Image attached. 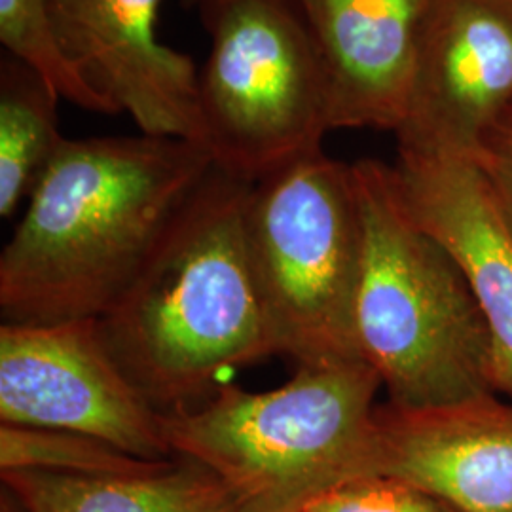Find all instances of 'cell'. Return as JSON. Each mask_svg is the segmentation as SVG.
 <instances>
[{
  "label": "cell",
  "instance_id": "cell-20",
  "mask_svg": "<svg viewBox=\"0 0 512 512\" xmlns=\"http://www.w3.org/2000/svg\"><path fill=\"white\" fill-rule=\"evenodd\" d=\"M181 2H183V6H186V8H192V10H196V12L200 14L203 8H205L209 2H213V0H181Z\"/></svg>",
  "mask_w": 512,
  "mask_h": 512
},
{
  "label": "cell",
  "instance_id": "cell-8",
  "mask_svg": "<svg viewBox=\"0 0 512 512\" xmlns=\"http://www.w3.org/2000/svg\"><path fill=\"white\" fill-rule=\"evenodd\" d=\"M512 110V0H433L401 150L476 160Z\"/></svg>",
  "mask_w": 512,
  "mask_h": 512
},
{
  "label": "cell",
  "instance_id": "cell-6",
  "mask_svg": "<svg viewBox=\"0 0 512 512\" xmlns=\"http://www.w3.org/2000/svg\"><path fill=\"white\" fill-rule=\"evenodd\" d=\"M198 16L211 37L198 105L215 165L256 183L323 148L327 78L294 0H213Z\"/></svg>",
  "mask_w": 512,
  "mask_h": 512
},
{
  "label": "cell",
  "instance_id": "cell-7",
  "mask_svg": "<svg viewBox=\"0 0 512 512\" xmlns=\"http://www.w3.org/2000/svg\"><path fill=\"white\" fill-rule=\"evenodd\" d=\"M0 423L73 431L135 458L173 459L162 412L116 363L97 319L0 325Z\"/></svg>",
  "mask_w": 512,
  "mask_h": 512
},
{
  "label": "cell",
  "instance_id": "cell-16",
  "mask_svg": "<svg viewBox=\"0 0 512 512\" xmlns=\"http://www.w3.org/2000/svg\"><path fill=\"white\" fill-rule=\"evenodd\" d=\"M0 42L6 54L42 74L61 99L78 109L118 114L63 52L55 33L50 0H0Z\"/></svg>",
  "mask_w": 512,
  "mask_h": 512
},
{
  "label": "cell",
  "instance_id": "cell-14",
  "mask_svg": "<svg viewBox=\"0 0 512 512\" xmlns=\"http://www.w3.org/2000/svg\"><path fill=\"white\" fill-rule=\"evenodd\" d=\"M54 86L12 55L0 61V217L29 200L65 139Z\"/></svg>",
  "mask_w": 512,
  "mask_h": 512
},
{
  "label": "cell",
  "instance_id": "cell-1",
  "mask_svg": "<svg viewBox=\"0 0 512 512\" xmlns=\"http://www.w3.org/2000/svg\"><path fill=\"white\" fill-rule=\"evenodd\" d=\"M215 169L190 139H65L0 255L2 323L99 319Z\"/></svg>",
  "mask_w": 512,
  "mask_h": 512
},
{
  "label": "cell",
  "instance_id": "cell-12",
  "mask_svg": "<svg viewBox=\"0 0 512 512\" xmlns=\"http://www.w3.org/2000/svg\"><path fill=\"white\" fill-rule=\"evenodd\" d=\"M433 0H294L321 59L330 129L403 124Z\"/></svg>",
  "mask_w": 512,
  "mask_h": 512
},
{
  "label": "cell",
  "instance_id": "cell-10",
  "mask_svg": "<svg viewBox=\"0 0 512 512\" xmlns=\"http://www.w3.org/2000/svg\"><path fill=\"white\" fill-rule=\"evenodd\" d=\"M391 177L406 213L456 260L494 346V387L512 395V226L473 158L401 150Z\"/></svg>",
  "mask_w": 512,
  "mask_h": 512
},
{
  "label": "cell",
  "instance_id": "cell-9",
  "mask_svg": "<svg viewBox=\"0 0 512 512\" xmlns=\"http://www.w3.org/2000/svg\"><path fill=\"white\" fill-rule=\"evenodd\" d=\"M164 0H50L74 67L141 133L203 145L198 67L158 35Z\"/></svg>",
  "mask_w": 512,
  "mask_h": 512
},
{
  "label": "cell",
  "instance_id": "cell-5",
  "mask_svg": "<svg viewBox=\"0 0 512 512\" xmlns=\"http://www.w3.org/2000/svg\"><path fill=\"white\" fill-rule=\"evenodd\" d=\"M245 236L277 355L296 366L363 359L353 321L363 234L351 165L317 148L258 179Z\"/></svg>",
  "mask_w": 512,
  "mask_h": 512
},
{
  "label": "cell",
  "instance_id": "cell-15",
  "mask_svg": "<svg viewBox=\"0 0 512 512\" xmlns=\"http://www.w3.org/2000/svg\"><path fill=\"white\" fill-rule=\"evenodd\" d=\"M167 459L150 461L82 433L0 423V471H50L63 475H143Z\"/></svg>",
  "mask_w": 512,
  "mask_h": 512
},
{
  "label": "cell",
  "instance_id": "cell-19",
  "mask_svg": "<svg viewBox=\"0 0 512 512\" xmlns=\"http://www.w3.org/2000/svg\"><path fill=\"white\" fill-rule=\"evenodd\" d=\"M0 512H27L21 505H19L18 499L14 497V494L10 490H6L2 486L0 490Z\"/></svg>",
  "mask_w": 512,
  "mask_h": 512
},
{
  "label": "cell",
  "instance_id": "cell-4",
  "mask_svg": "<svg viewBox=\"0 0 512 512\" xmlns=\"http://www.w3.org/2000/svg\"><path fill=\"white\" fill-rule=\"evenodd\" d=\"M380 387L363 359L296 366L272 391L222 384L203 403L162 412V427L171 456L213 471L243 512H298L368 475Z\"/></svg>",
  "mask_w": 512,
  "mask_h": 512
},
{
  "label": "cell",
  "instance_id": "cell-11",
  "mask_svg": "<svg viewBox=\"0 0 512 512\" xmlns=\"http://www.w3.org/2000/svg\"><path fill=\"white\" fill-rule=\"evenodd\" d=\"M368 475L406 480L459 512H512V404L495 393L427 408L378 404Z\"/></svg>",
  "mask_w": 512,
  "mask_h": 512
},
{
  "label": "cell",
  "instance_id": "cell-13",
  "mask_svg": "<svg viewBox=\"0 0 512 512\" xmlns=\"http://www.w3.org/2000/svg\"><path fill=\"white\" fill-rule=\"evenodd\" d=\"M2 486L27 512H243L226 482L192 459L126 476L0 471Z\"/></svg>",
  "mask_w": 512,
  "mask_h": 512
},
{
  "label": "cell",
  "instance_id": "cell-18",
  "mask_svg": "<svg viewBox=\"0 0 512 512\" xmlns=\"http://www.w3.org/2000/svg\"><path fill=\"white\" fill-rule=\"evenodd\" d=\"M476 162L512 226V110L488 139Z\"/></svg>",
  "mask_w": 512,
  "mask_h": 512
},
{
  "label": "cell",
  "instance_id": "cell-2",
  "mask_svg": "<svg viewBox=\"0 0 512 512\" xmlns=\"http://www.w3.org/2000/svg\"><path fill=\"white\" fill-rule=\"evenodd\" d=\"M253 183L215 165L99 329L158 412L203 403L234 368L277 355L247 253Z\"/></svg>",
  "mask_w": 512,
  "mask_h": 512
},
{
  "label": "cell",
  "instance_id": "cell-17",
  "mask_svg": "<svg viewBox=\"0 0 512 512\" xmlns=\"http://www.w3.org/2000/svg\"><path fill=\"white\" fill-rule=\"evenodd\" d=\"M298 512H459L437 495L395 476L351 478L315 495Z\"/></svg>",
  "mask_w": 512,
  "mask_h": 512
},
{
  "label": "cell",
  "instance_id": "cell-3",
  "mask_svg": "<svg viewBox=\"0 0 512 512\" xmlns=\"http://www.w3.org/2000/svg\"><path fill=\"white\" fill-rule=\"evenodd\" d=\"M363 253L355 342L389 403L427 408L495 393L494 346L456 260L410 219L391 165H351Z\"/></svg>",
  "mask_w": 512,
  "mask_h": 512
}]
</instances>
